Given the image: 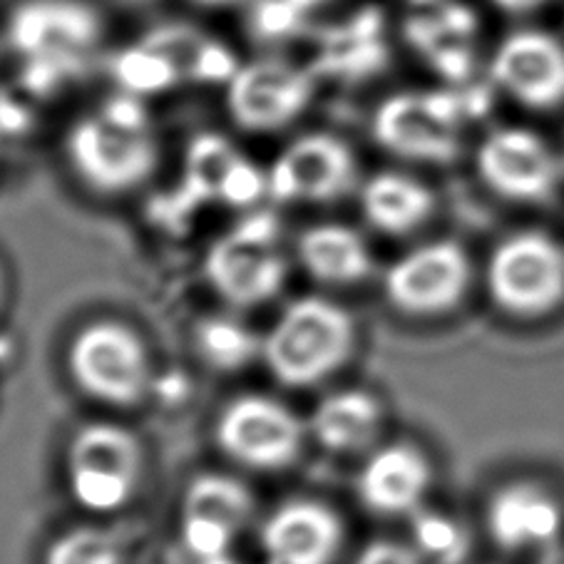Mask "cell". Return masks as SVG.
<instances>
[{
    "instance_id": "obj_1",
    "label": "cell",
    "mask_w": 564,
    "mask_h": 564,
    "mask_svg": "<svg viewBox=\"0 0 564 564\" xmlns=\"http://www.w3.org/2000/svg\"><path fill=\"white\" fill-rule=\"evenodd\" d=\"M63 158L73 177L97 197H128L162 164V140L148 100L118 90L70 122Z\"/></svg>"
},
{
    "instance_id": "obj_2",
    "label": "cell",
    "mask_w": 564,
    "mask_h": 564,
    "mask_svg": "<svg viewBox=\"0 0 564 564\" xmlns=\"http://www.w3.org/2000/svg\"><path fill=\"white\" fill-rule=\"evenodd\" d=\"M0 37L25 90L53 97L100 61L107 18L93 0H18Z\"/></svg>"
},
{
    "instance_id": "obj_3",
    "label": "cell",
    "mask_w": 564,
    "mask_h": 564,
    "mask_svg": "<svg viewBox=\"0 0 564 564\" xmlns=\"http://www.w3.org/2000/svg\"><path fill=\"white\" fill-rule=\"evenodd\" d=\"M237 65L219 37L187 23H162L115 53L110 73L118 90L150 100L184 87L227 85Z\"/></svg>"
},
{
    "instance_id": "obj_4",
    "label": "cell",
    "mask_w": 564,
    "mask_h": 564,
    "mask_svg": "<svg viewBox=\"0 0 564 564\" xmlns=\"http://www.w3.org/2000/svg\"><path fill=\"white\" fill-rule=\"evenodd\" d=\"M356 324L344 306L321 296L291 301L261 338V358L279 383L308 388L334 376L354 354Z\"/></svg>"
},
{
    "instance_id": "obj_5",
    "label": "cell",
    "mask_w": 564,
    "mask_h": 564,
    "mask_svg": "<svg viewBox=\"0 0 564 564\" xmlns=\"http://www.w3.org/2000/svg\"><path fill=\"white\" fill-rule=\"evenodd\" d=\"M465 107L453 85L405 87L378 100L371 112V140L405 164L445 167L460 158Z\"/></svg>"
},
{
    "instance_id": "obj_6",
    "label": "cell",
    "mask_w": 564,
    "mask_h": 564,
    "mask_svg": "<svg viewBox=\"0 0 564 564\" xmlns=\"http://www.w3.org/2000/svg\"><path fill=\"white\" fill-rule=\"evenodd\" d=\"M204 274L221 301L254 308L281 294L289 261L281 251V224L269 209H249L207 251Z\"/></svg>"
},
{
    "instance_id": "obj_7",
    "label": "cell",
    "mask_w": 564,
    "mask_h": 564,
    "mask_svg": "<svg viewBox=\"0 0 564 564\" xmlns=\"http://www.w3.org/2000/svg\"><path fill=\"white\" fill-rule=\"evenodd\" d=\"M318 73L286 55H261L239 63L224 85V110L239 132L279 134L294 128L311 110Z\"/></svg>"
},
{
    "instance_id": "obj_8",
    "label": "cell",
    "mask_w": 564,
    "mask_h": 564,
    "mask_svg": "<svg viewBox=\"0 0 564 564\" xmlns=\"http://www.w3.org/2000/svg\"><path fill=\"white\" fill-rule=\"evenodd\" d=\"M485 284L502 314L550 316L564 304V245L542 229L512 231L490 251Z\"/></svg>"
},
{
    "instance_id": "obj_9",
    "label": "cell",
    "mask_w": 564,
    "mask_h": 564,
    "mask_svg": "<svg viewBox=\"0 0 564 564\" xmlns=\"http://www.w3.org/2000/svg\"><path fill=\"white\" fill-rule=\"evenodd\" d=\"M269 199L286 207H324L361 187V160L354 144L328 130L289 140L267 167Z\"/></svg>"
},
{
    "instance_id": "obj_10",
    "label": "cell",
    "mask_w": 564,
    "mask_h": 564,
    "mask_svg": "<svg viewBox=\"0 0 564 564\" xmlns=\"http://www.w3.org/2000/svg\"><path fill=\"white\" fill-rule=\"evenodd\" d=\"M473 167L485 189L502 202L547 204L564 182L562 152L524 124H498L475 144Z\"/></svg>"
},
{
    "instance_id": "obj_11",
    "label": "cell",
    "mask_w": 564,
    "mask_h": 564,
    "mask_svg": "<svg viewBox=\"0 0 564 564\" xmlns=\"http://www.w3.org/2000/svg\"><path fill=\"white\" fill-rule=\"evenodd\" d=\"M144 451L138 435L118 423H87L67 447V485L83 510L107 514L138 490Z\"/></svg>"
},
{
    "instance_id": "obj_12",
    "label": "cell",
    "mask_w": 564,
    "mask_h": 564,
    "mask_svg": "<svg viewBox=\"0 0 564 564\" xmlns=\"http://www.w3.org/2000/svg\"><path fill=\"white\" fill-rule=\"evenodd\" d=\"M67 368L83 393L110 405H138L152 388L148 348L118 321H95L77 330Z\"/></svg>"
},
{
    "instance_id": "obj_13",
    "label": "cell",
    "mask_w": 564,
    "mask_h": 564,
    "mask_svg": "<svg viewBox=\"0 0 564 564\" xmlns=\"http://www.w3.org/2000/svg\"><path fill=\"white\" fill-rule=\"evenodd\" d=\"M214 437L241 468L284 470L304 451L306 425L276 398L247 393L221 408Z\"/></svg>"
},
{
    "instance_id": "obj_14",
    "label": "cell",
    "mask_w": 564,
    "mask_h": 564,
    "mask_svg": "<svg viewBox=\"0 0 564 564\" xmlns=\"http://www.w3.org/2000/svg\"><path fill=\"white\" fill-rule=\"evenodd\" d=\"M492 90L532 112L564 107V43L542 28H514L488 57Z\"/></svg>"
},
{
    "instance_id": "obj_15",
    "label": "cell",
    "mask_w": 564,
    "mask_h": 564,
    "mask_svg": "<svg viewBox=\"0 0 564 564\" xmlns=\"http://www.w3.org/2000/svg\"><path fill=\"white\" fill-rule=\"evenodd\" d=\"M180 184L189 207L209 204L249 212L261 199H269L267 167H259V162L221 132H199L187 142Z\"/></svg>"
},
{
    "instance_id": "obj_16",
    "label": "cell",
    "mask_w": 564,
    "mask_h": 564,
    "mask_svg": "<svg viewBox=\"0 0 564 564\" xmlns=\"http://www.w3.org/2000/svg\"><path fill=\"white\" fill-rule=\"evenodd\" d=\"M470 281L473 261L463 245L435 239L395 259L386 271L383 291L401 314L437 316L460 304Z\"/></svg>"
},
{
    "instance_id": "obj_17",
    "label": "cell",
    "mask_w": 564,
    "mask_h": 564,
    "mask_svg": "<svg viewBox=\"0 0 564 564\" xmlns=\"http://www.w3.org/2000/svg\"><path fill=\"white\" fill-rule=\"evenodd\" d=\"M254 514V495L221 473L194 478L180 508V542L194 564L227 557Z\"/></svg>"
},
{
    "instance_id": "obj_18",
    "label": "cell",
    "mask_w": 564,
    "mask_h": 564,
    "mask_svg": "<svg viewBox=\"0 0 564 564\" xmlns=\"http://www.w3.org/2000/svg\"><path fill=\"white\" fill-rule=\"evenodd\" d=\"M405 37L413 53L445 85H465L478 63L480 21L458 0H415Z\"/></svg>"
},
{
    "instance_id": "obj_19",
    "label": "cell",
    "mask_w": 564,
    "mask_h": 564,
    "mask_svg": "<svg viewBox=\"0 0 564 564\" xmlns=\"http://www.w3.org/2000/svg\"><path fill=\"white\" fill-rule=\"evenodd\" d=\"M485 528L502 552L542 554L562 542L564 505L538 480L505 482L490 495Z\"/></svg>"
},
{
    "instance_id": "obj_20",
    "label": "cell",
    "mask_w": 564,
    "mask_h": 564,
    "mask_svg": "<svg viewBox=\"0 0 564 564\" xmlns=\"http://www.w3.org/2000/svg\"><path fill=\"white\" fill-rule=\"evenodd\" d=\"M344 538L338 512L308 498L281 502L259 528V547L267 564H334Z\"/></svg>"
},
{
    "instance_id": "obj_21",
    "label": "cell",
    "mask_w": 564,
    "mask_h": 564,
    "mask_svg": "<svg viewBox=\"0 0 564 564\" xmlns=\"http://www.w3.org/2000/svg\"><path fill=\"white\" fill-rule=\"evenodd\" d=\"M433 465L413 443H391L368 455L356 478L358 500L386 518H408L423 508Z\"/></svg>"
},
{
    "instance_id": "obj_22",
    "label": "cell",
    "mask_w": 564,
    "mask_h": 564,
    "mask_svg": "<svg viewBox=\"0 0 564 564\" xmlns=\"http://www.w3.org/2000/svg\"><path fill=\"white\" fill-rule=\"evenodd\" d=\"M366 224L386 237H408L431 221L437 199L427 184L405 170H378L358 187Z\"/></svg>"
},
{
    "instance_id": "obj_23",
    "label": "cell",
    "mask_w": 564,
    "mask_h": 564,
    "mask_svg": "<svg viewBox=\"0 0 564 564\" xmlns=\"http://www.w3.org/2000/svg\"><path fill=\"white\" fill-rule=\"evenodd\" d=\"M296 259L311 279L330 286L361 284L373 271V254L364 235L341 221H321L296 239Z\"/></svg>"
},
{
    "instance_id": "obj_24",
    "label": "cell",
    "mask_w": 564,
    "mask_h": 564,
    "mask_svg": "<svg viewBox=\"0 0 564 564\" xmlns=\"http://www.w3.org/2000/svg\"><path fill=\"white\" fill-rule=\"evenodd\" d=\"M383 427V405L373 393L346 388L326 395L308 421V433L330 453H361Z\"/></svg>"
},
{
    "instance_id": "obj_25",
    "label": "cell",
    "mask_w": 564,
    "mask_h": 564,
    "mask_svg": "<svg viewBox=\"0 0 564 564\" xmlns=\"http://www.w3.org/2000/svg\"><path fill=\"white\" fill-rule=\"evenodd\" d=\"M194 348L214 371H241L261 356V338L231 316H209L194 328Z\"/></svg>"
},
{
    "instance_id": "obj_26",
    "label": "cell",
    "mask_w": 564,
    "mask_h": 564,
    "mask_svg": "<svg viewBox=\"0 0 564 564\" xmlns=\"http://www.w3.org/2000/svg\"><path fill=\"white\" fill-rule=\"evenodd\" d=\"M413 518V542L411 547L417 552L425 564H463L468 560L470 538L451 514L421 508Z\"/></svg>"
},
{
    "instance_id": "obj_27",
    "label": "cell",
    "mask_w": 564,
    "mask_h": 564,
    "mask_svg": "<svg viewBox=\"0 0 564 564\" xmlns=\"http://www.w3.org/2000/svg\"><path fill=\"white\" fill-rule=\"evenodd\" d=\"M124 542L105 528H75L63 532L45 552V564H122Z\"/></svg>"
},
{
    "instance_id": "obj_28",
    "label": "cell",
    "mask_w": 564,
    "mask_h": 564,
    "mask_svg": "<svg viewBox=\"0 0 564 564\" xmlns=\"http://www.w3.org/2000/svg\"><path fill=\"white\" fill-rule=\"evenodd\" d=\"M354 564H425L411 544L395 540H376L361 550Z\"/></svg>"
},
{
    "instance_id": "obj_29",
    "label": "cell",
    "mask_w": 564,
    "mask_h": 564,
    "mask_svg": "<svg viewBox=\"0 0 564 564\" xmlns=\"http://www.w3.org/2000/svg\"><path fill=\"white\" fill-rule=\"evenodd\" d=\"M550 0H490V6L495 11L510 18H528L532 13L542 11Z\"/></svg>"
},
{
    "instance_id": "obj_30",
    "label": "cell",
    "mask_w": 564,
    "mask_h": 564,
    "mask_svg": "<svg viewBox=\"0 0 564 564\" xmlns=\"http://www.w3.org/2000/svg\"><path fill=\"white\" fill-rule=\"evenodd\" d=\"M189 3L204 8V11H231V8L247 6L249 0H189Z\"/></svg>"
},
{
    "instance_id": "obj_31",
    "label": "cell",
    "mask_w": 564,
    "mask_h": 564,
    "mask_svg": "<svg viewBox=\"0 0 564 564\" xmlns=\"http://www.w3.org/2000/svg\"><path fill=\"white\" fill-rule=\"evenodd\" d=\"M534 564H564V542L554 544V547H550L547 552L538 554V560H534Z\"/></svg>"
},
{
    "instance_id": "obj_32",
    "label": "cell",
    "mask_w": 564,
    "mask_h": 564,
    "mask_svg": "<svg viewBox=\"0 0 564 564\" xmlns=\"http://www.w3.org/2000/svg\"><path fill=\"white\" fill-rule=\"evenodd\" d=\"M202 564H239L237 560H231V554H227V557H219V560H209V562H202Z\"/></svg>"
},
{
    "instance_id": "obj_33",
    "label": "cell",
    "mask_w": 564,
    "mask_h": 564,
    "mask_svg": "<svg viewBox=\"0 0 564 564\" xmlns=\"http://www.w3.org/2000/svg\"><path fill=\"white\" fill-rule=\"evenodd\" d=\"M6 53V45H3V37H0V55Z\"/></svg>"
},
{
    "instance_id": "obj_34",
    "label": "cell",
    "mask_w": 564,
    "mask_h": 564,
    "mask_svg": "<svg viewBox=\"0 0 564 564\" xmlns=\"http://www.w3.org/2000/svg\"><path fill=\"white\" fill-rule=\"evenodd\" d=\"M0 294H3V274H0Z\"/></svg>"
},
{
    "instance_id": "obj_35",
    "label": "cell",
    "mask_w": 564,
    "mask_h": 564,
    "mask_svg": "<svg viewBox=\"0 0 564 564\" xmlns=\"http://www.w3.org/2000/svg\"><path fill=\"white\" fill-rule=\"evenodd\" d=\"M562 162H564V150H562Z\"/></svg>"
},
{
    "instance_id": "obj_36",
    "label": "cell",
    "mask_w": 564,
    "mask_h": 564,
    "mask_svg": "<svg viewBox=\"0 0 564 564\" xmlns=\"http://www.w3.org/2000/svg\"><path fill=\"white\" fill-rule=\"evenodd\" d=\"M413 3H415V0H413Z\"/></svg>"
}]
</instances>
